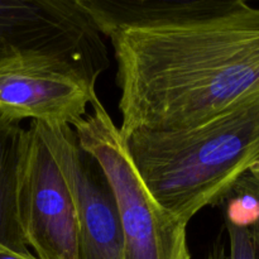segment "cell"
<instances>
[{"mask_svg":"<svg viewBox=\"0 0 259 259\" xmlns=\"http://www.w3.org/2000/svg\"><path fill=\"white\" fill-rule=\"evenodd\" d=\"M108 38L121 137L192 128L259 94V7L243 0H77Z\"/></svg>","mask_w":259,"mask_h":259,"instance_id":"1","label":"cell"},{"mask_svg":"<svg viewBox=\"0 0 259 259\" xmlns=\"http://www.w3.org/2000/svg\"><path fill=\"white\" fill-rule=\"evenodd\" d=\"M123 139L153 199L189 225L259 163V94L192 128Z\"/></svg>","mask_w":259,"mask_h":259,"instance_id":"2","label":"cell"},{"mask_svg":"<svg viewBox=\"0 0 259 259\" xmlns=\"http://www.w3.org/2000/svg\"><path fill=\"white\" fill-rule=\"evenodd\" d=\"M72 129L115 197L125 259H191L187 225L159 206L137 172L119 126L96 96Z\"/></svg>","mask_w":259,"mask_h":259,"instance_id":"3","label":"cell"},{"mask_svg":"<svg viewBox=\"0 0 259 259\" xmlns=\"http://www.w3.org/2000/svg\"><path fill=\"white\" fill-rule=\"evenodd\" d=\"M103 38L77 0H0V62L58 58L99 78L109 66Z\"/></svg>","mask_w":259,"mask_h":259,"instance_id":"4","label":"cell"},{"mask_svg":"<svg viewBox=\"0 0 259 259\" xmlns=\"http://www.w3.org/2000/svg\"><path fill=\"white\" fill-rule=\"evenodd\" d=\"M96 82L65 60L19 56L0 62V114L72 128L98 96Z\"/></svg>","mask_w":259,"mask_h":259,"instance_id":"5","label":"cell"},{"mask_svg":"<svg viewBox=\"0 0 259 259\" xmlns=\"http://www.w3.org/2000/svg\"><path fill=\"white\" fill-rule=\"evenodd\" d=\"M34 124L72 195L81 259H125L115 197L96 159L80 146L71 126Z\"/></svg>","mask_w":259,"mask_h":259,"instance_id":"6","label":"cell"},{"mask_svg":"<svg viewBox=\"0 0 259 259\" xmlns=\"http://www.w3.org/2000/svg\"><path fill=\"white\" fill-rule=\"evenodd\" d=\"M20 220L28 247L39 259H81L72 195L34 121L28 128Z\"/></svg>","mask_w":259,"mask_h":259,"instance_id":"7","label":"cell"},{"mask_svg":"<svg viewBox=\"0 0 259 259\" xmlns=\"http://www.w3.org/2000/svg\"><path fill=\"white\" fill-rule=\"evenodd\" d=\"M28 129L22 121L0 114V253L29 247L20 220V184Z\"/></svg>","mask_w":259,"mask_h":259,"instance_id":"8","label":"cell"},{"mask_svg":"<svg viewBox=\"0 0 259 259\" xmlns=\"http://www.w3.org/2000/svg\"><path fill=\"white\" fill-rule=\"evenodd\" d=\"M225 200L227 224L250 229L259 222V199L252 192L234 189Z\"/></svg>","mask_w":259,"mask_h":259,"instance_id":"9","label":"cell"},{"mask_svg":"<svg viewBox=\"0 0 259 259\" xmlns=\"http://www.w3.org/2000/svg\"><path fill=\"white\" fill-rule=\"evenodd\" d=\"M230 243V259H258L250 229L225 223Z\"/></svg>","mask_w":259,"mask_h":259,"instance_id":"10","label":"cell"},{"mask_svg":"<svg viewBox=\"0 0 259 259\" xmlns=\"http://www.w3.org/2000/svg\"><path fill=\"white\" fill-rule=\"evenodd\" d=\"M234 189H240L245 190L248 192H252L253 195H255L259 199V168L252 169L245 176H243Z\"/></svg>","mask_w":259,"mask_h":259,"instance_id":"11","label":"cell"},{"mask_svg":"<svg viewBox=\"0 0 259 259\" xmlns=\"http://www.w3.org/2000/svg\"><path fill=\"white\" fill-rule=\"evenodd\" d=\"M0 259H39L30 252V249L23 252H3L0 253Z\"/></svg>","mask_w":259,"mask_h":259,"instance_id":"12","label":"cell"},{"mask_svg":"<svg viewBox=\"0 0 259 259\" xmlns=\"http://www.w3.org/2000/svg\"><path fill=\"white\" fill-rule=\"evenodd\" d=\"M250 233H252L253 244H254L255 254H257V258L259 259V222L254 225V227L250 228Z\"/></svg>","mask_w":259,"mask_h":259,"instance_id":"13","label":"cell"},{"mask_svg":"<svg viewBox=\"0 0 259 259\" xmlns=\"http://www.w3.org/2000/svg\"><path fill=\"white\" fill-rule=\"evenodd\" d=\"M254 168H259V163L257 164V166H255V167H254ZM254 168H253V169H254Z\"/></svg>","mask_w":259,"mask_h":259,"instance_id":"14","label":"cell"}]
</instances>
